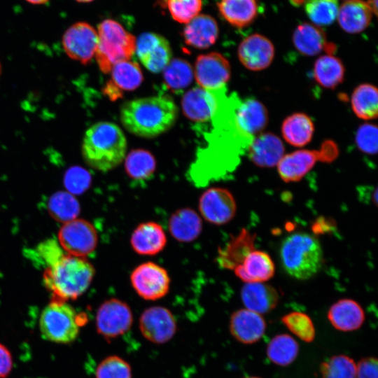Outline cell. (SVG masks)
I'll return each mask as SVG.
<instances>
[{
  "label": "cell",
  "instance_id": "cell-55",
  "mask_svg": "<svg viewBox=\"0 0 378 378\" xmlns=\"http://www.w3.org/2000/svg\"><path fill=\"white\" fill-rule=\"evenodd\" d=\"M164 2L166 1V0H162Z\"/></svg>",
  "mask_w": 378,
  "mask_h": 378
},
{
  "label": "cell",
  "instance_id": "cell-45",
  "mask_svg": "<svg viewBox=\"0 0 378 378\" xmlns=\"http://www.w3.org/2000/svg\"><path fill=\"white\" fill-rule=\"evenodd\" d=\"M91 183L90 174L83 168L74 167L69 169L64 176V185L71 194L84 192Z\"/></svg>",
  "mask_w": 378,
  "mask_h": 378
},
{
  "label": "cell",
  "instance_id": "cell-50",
  "mask_svg": "<svg viewBox=\"0 0 378 378\" xmlns=\"http://www.w3.org/2000/svg\"><path fill=\"white\" fill-rule=\"evenodd\" d=\"M27 2L32 4H43L48 1L49 0H25Z\"/></svg>",
  "mask_w": 378,
  "mask_h": 378
},
{
  "label": "cell",
  "instance_id": "cell-47",
  "mask_svg": "<svg viewBox=\"0 0 378 378\" xmlns=\"http://www.w3.org/2000/svg\"><path fill=\"white\" fill-rule=\"evenodd\" d=\"M356 378H377V360L364 358L356 365Z\"/></svg>",
  "mask_w": 378,
  "mask_h": 378
},
{
  "label": "cell",
  "instance_id": "cell-54",
  "mask_svg": "<svg viewBox=\"0 0 378 378\" xmlns=\"http://www.w3.org/2000/svg\"><path fill=\"white\" fill-rule=\"evenodd\" d=\"M1 64H0V75H1Z\"/></svg>",
  "mask_w": 378,
  "mask_h": 378
},
{
  "label": "cell",
  "instance_id": "cell-32",
  "mask_svg": "<svg viewBox=\"0 0 378 378\" xmlns=\"http://www.w3.org/2000/svg\"><path fill=\"white\" fill-rule=\"evenodd\" d=\"M314 78L322 87L334 89L341 84L345 76V67L341 59L333 55L320 56L314 64Z\"/></svg>",
  "mask_w": 378,
  "mask_h": 378
},
{
  "label": "cell",
  "instance_id": "cell-49",
  "mask_svg": "<svg viewBox=\"0 0 378 378\" xmlns=\"http://www.w3.org/2000/svg\"><path fill=\"white\" fill-rule=\"evenodd\" d=\"M367 4L374 15L377 14V0H368Z\"/></svg>",
  "mask_w": 378,
  "mask_h": 378
},
{
  "label": "cell",
  "instance_id": "cell-44",
  "mask_svg": "<svg viewBox=\"0 0 378 378\" xmlns=\"http://www.w3.org/2000/svg\"><path fill=\"white\" fill-rule=\"evenodd\" d=\"M377 127L374 124L364 123L360 125L355 136L358 148L365 154H377Z\"/></svg>",
  "mask_w": 378,
  "mask_h": 378
},
{
  "label": "cell",
  "instance_id": "cell-46",
  "mask_svg": "<svg viewBox=\"0 0 378 378\" xmlns=\"http://www.w3.org/2000/svg\"><path fill=\"white\" fill-rule=\"evenodd\" d=\"M37 251L38 252V255L42 260L41 261L45 264L46 267L52 265L64 255L59 244L52 239L47 240L38 246Z\"/></svg>",
  "mask_w": 378,
  "mask_h": 378
},
{
  "label": "cell",
  "instance_id": "cell-43",
  "mask_svg": "<svg viewBox=\"0 0 378 378\" xmlns=\"http://www.w3.org/2000/svg\"><path fill=\"white\" fill-rule=\"evenodd\" d=\"M164 4L175 21L187 24L199 15L202 0H166Z\"/></svg>",
  "mask_w": 378,
  "mask_h": 378
},
{
  "label": "cell",
  "instance_id": "cell-29",
  "mask_svg": "<svg viewBox=\"0 0 378 378\" xmlns=\"http://www.w3.org/2000/svg\"><path fill=\"white\" fill-rule=\"evenodd\" d=\"M372 13L363 0H347L339 7L337 18L340 27L349 34L364 31L370 24Z\"/></svg>",
  "mask_w": 378,
  "mask_h": 378
},
{
  "label": "cell",
  "instance_id": "cell-24",
  "mask_svg": "<svg viewBox=\"0 0 378 378\" xmlns=\"http://www.w3.org/2000/svg\"><path fill=\"white\" fill-rule=\"evenodd\" d=\"M219 34L216 20L206 14H199L188 22L183 31L186 43L197 49H205L215 43Z\"/></svg>",
  "mask_w": 378,
  "mask_h": 378
},
{
  "label": "cell",
  "instance_id": "cell-37",
  "mask_svg": "<svg viewBox=\"0 0 378 378\" xmlns=\"http://www.w3.org/2000/svg\"><path fill=\"white\" fill-rule=\"evenodd\" d=\"M166 86L172 92H181L192 83L193 68L186 59H172L162 71Z\"/></svg>",
  "mask_w": 378,
  "mask_h": 378
},
{
  "label": "cell",
  "instance_id": "cell-14",
  "mask_svg": "<svg viewBox=\"0 0 378 378\" xmlns=\"http://www.w3.org/2000/svg\"><path fill=\"white\" fill-rule=\"evenodd\" d=\"M199 210L203 218L221 225L231 221L237 211V204L230 190L223 188L206 190L199 200Z\"/></svg>",
  "mask_w": 378,
  "mask_h": 378
},
{
  "label": "cell",
  "instance_id": "cell-52",
  "mask_svg": "<svg viewBox=\"0 0 378 378\" xmlns=\"http://www.w3.org/2000/svg\"><path fill=\"white\" fill-rule=\"evenodd\" d=\"M76 1L78 2H80V3H88V2H91L94 0H76Z\"/></svg>",
  "mask_w": 378,
  "mask_h": 378
},
{
  "label": "cell",
  "instance_id": "cell-41",
  "mask_svg": "<svg viewBox=\"0 0 378 378\" xmlns=\"http://www.w3.org/2000/svg\"><path fill=\"white\" fill-rule=\"evenodd\" d=\"M284 325L295 336L305 342L315 338V327L311 318L305 313L292 312L281 318Z\"/></svg>",
  "mask_w": 378,
  "mask_h": 378
},
{
  "label": "cell",
  "instance_id": "cell-8",
  "mask_svg": "<svg viewBox=\"0 0 378 378\" xmlns=\"http://www.w3.org/2000/svg\"><path fill=\"white\" fill-rule=\"evenodd\" d=\"M58 241L69 255L85 258L95 250L98 236L92 223L76 218L62 225L58 232Z\"/></svg>",
  "mask_w": 378,
  "mask_h": 378
},
{
  "label": "cell",
  "instance_id": "cell-5",
  "mask_svg": "<svg viewBox=\"0 0 378 378\" xmlns=\"http://www.w3.org/2000/svg\"><path fill=\"white\" fill-rule=\"evenodd\" d=\"M97 31L98 43L94 57L103 73H110L115 64L130 60L135 53V37L118 22L104 20Z\"/></svg>",
  "mask_w": 378,
  "mask_h": 378
},
{
  "label": "cell",
  "instance_id": "cell-26",
  "mask_svg": "<svg viewBox=\"0 0 378 378\" xmlns=\"http://www.w3.org/2000/svg\"><path fill=\"white\" fill-rule=\"evenodd\" d=\"M365 313L360 305L351 299H341L331 305L328 318L332 326L342 332L359 329L365 321Z\"/></svg>",
  "mask_w": 378,
  "mask_h": 378
},
{
  "label": "cell",
  "instance_id": "cell-25",
  "mask_svg": "<svg viewBox=\"0 0 378 378\" xmlns=\"http://www.w3.org/2000/svg\"><path fill=\"white\" fill-rule=\"evenodd\" d=\"M255 234L243 228L218 250L216 258L218 265L224 269L234 270L241 264L244 258L255 250Z\"/></svg>",
  "mask_w": 378,
  "mask_h": 378
},
{
  "label": "cell",
  "instance_id": "cell-6",
  "mask_svg": "<svg viewBox=\"0 0 378 378\" xmlns=\"http://www.w3.org/2000/svg\"><path fill=\"white\" fill-rule=\"evenodd\" d=\"M85 318L67 302L52 300L41 312L39 330L42 337L48 341L69 344L78 337Z\"/></svg>",
  "mask_w": 378,
  "mask_h": 378
},
{
  "label": "cell",
  "instance_id": "cell-10",
  "mask_svg": "<svg viewBox=\"0 0 378 378\" xmlns=\"http://www.w3.org/2000/svg\"><path fill=\"white\" fill-rule=\"evenodd\" d=\"M132 323L133 315L130 306L116 298L105 300L97 312V331L106 340L116 338L127 332Z\"/></svg>",
  "mask_w": 378,
  "mask_h": 378
},
{
  "label": "cell",
  "instance_id": "cell-7",
  "mask_svg": "<svg viewBox=\"0 0 378 378\" xmlns=\"http://www.w3.org/2000/svg\"><path fill=\"white\" fill-rule=\"evenodd\" d=\"M338 155L337 145L332 141L326 140L319 150L300 149L285 154L276 165L278 174L286 183L298 182L318 161L331 162Z\"/></svg>",
  "mask_w": 378,
  "mask_h": 378
},
{
  "label": "cell",
  "instance_id": "cell-16",
  "mask_svg": "<svg viewBox=\"0 0 378 378\" xmlns=\"http://www.w3.org/2000/svg\"><path fill=\"white\" fill-rule=\"evenodd\" d=\"M135 52L145 68L153 73L162 71L172 57L169 41L153 32L143 33L136 39Z\"/></svg>",
  "mask_w": 378,
  "mask_h": 378
},
{
  "label": "cell",
  "instance_id": "cell-3",
  "mask_svg": "<svg viewBox=\"0 0 378 378\" xmlns=\"http://www.w3.org/2000/svg\"><path fill=\"white\" fill-rule=\"evenodd\" d=\"M95 274L94 266L85 258L64 254L46 267L43 283L53 300L67 302L81 296Z\"/></svg>",
  "mask_w": 378,
  "mask_h": 378
},
{
  "label": "cell",
  "instance_id": "cell-18",
  "mask_svg": "<svg viewBox=\"0 0 378 378\" xmlns=\"http://www.w3.org/2000/svg\"><path fill=\"white\" fill-rule=\"evenodd\" d=\"M269 114L266 106L256 99H247L239 104L234 111V124L238 133L252 137L267 127Z\"/></svg>",
  "mask_w": 378,
  "mask_h": 378
},
{
  "label": "cell",
  "instance_id": "cell-17",
  "mask_svg": "<svg viewBox=\"0 0 378 378\" xmlns=\"http://www.w3.org/2000/svg\"><path fill=\"white\" fill-rule=\"evenodd\" d=\"M237 55L245 68L258 71L267 69L272 64L275 50L268 38L260 34H253L241 41Z\"/></svg>",
  "mask_w": 378,
  "mask_h": 378
},
{
  "label": "cell",
  "instance_id": "cell-36",
  "mask_svg": "<svg viewBox=\"0 0 378 378\" xmlns=\"http://www.w3.org/2000/svg\"><path fill=\"white\" fill-rule=\"evenodd\" d=\"M109 81L120 91H132L136 89L144 80L139 65L131 60L122 61L115 64L110 71Z\"/></svg>",
  "mask_w": 378,
  "mask_h": 378
},
{
  "label": "cell",
  "instance_id": "cell-33",
  "mask_svg": "<svg viewBox=\"0 0 378 378\" xmlns=\"http://www.w3.org/2000/svg\"><path fill=\"white\" fill-rule=\"evenodd\" d=\"M351 106L354 114L360 119L370 120L378 115V91L370 83H362L353 91Z\"/></svg>",
  "mask_w": 378,
  "mask_h": 378
},
{
  "label": "cell",
  "instance_id": "cell-22",
  "mask_svg": "<svg viewBox=\"0 0 378 378\" xmlns=\"http://www.w3.org/2000/svg\"><path fill=\"white\" fill-rule=\"evenodd\" d=\"M234 271L235 275L246 284L260 283L267 281L274 276L275 266L267 253L254 250Z\"/></svg>",
  "mask_w": 378,
  "mask_h": 378
},
{
  "label": "cell",
  "instance_id": "cell-23",
  "mask_svg": "<svg viewBox=\"0 0 378 378\" xmlns=\"http://www.w3.org/2000/svg\"><path fill=\"white\" fill-rule=\"evenodd\" d=\"M130 244L139 255H155L166 246L167 236L162 226L153 221L139 224L133 231Z\"/></svg>",
  "mask_w": 378,
  "mask_h": 378
},
{
  "label": "cell",
  "instance_id": "cell-9",
  "mask_svg": "<svg viewBox=\"0 0 378 378\" xmlns=\"http://www.w3.org/2000/svg\"><path fill=\"white\" fill-rule=\"evenodd\" d=\"M130 281L136 293L146 300L153 301L164 297L170 286L167 271L153 262L136 267L131 273Z\"/></svg>",
  "mask_w": 378,
  "mask_h": 378
},
{
  "label": "cell",
  "instance_id": "cell-19",
  "mask_svg": "<svg viewBox=\"0 0 378 378\" xmlns=\"http://www.w3.org/2000/svg\"><path fill=\"white\" fill-rule=\"evenodd\" d=\"M229 328L231 335L238 342L251 344L264 335L266 322L261 314L248 309H240L231 315Z\"/></svg>",
  "mask_w": 378,
  "mask_h": 378
},
{
  "label": "cell",
  "instance_id": "cell-53",
  "mask_svg": "<svg viewBox=\"0 0 378 378\" xmlns=\"http://www.w3.org/2000/svg\"><path fill=\"white\" fill-rule=\"evenodd\" d=\"M244 378H260V377H244Z\"/></svg>",
  "mask_w": 378,
  "mask_h": 378
},
{
  "label": "cell",
  "instance_id": "cell-31",
  "mask_svg": "<svg viewBox=\"0 0 378 378\" xmlns=\"http://www.w3.org/2000/svg\"><path fill=\"white\" fill-rule=\"evenodd\" d=\"M314 130L312 119L301 112L287 116L281 127L284 139L295 147H303L308 144L313 138Z\"/></svg>",
  "mask_w": 378,
  "mask_h": 378
},
{
  "label": "cell",
  "instance_id": "cell-35",
  "mask_svg": "<svg viewBox=\"0 0 378 378\" xmlns=\"http://www.w3.org/2000/svg\"><path fill=\"white\" fill-rule=\"evenodd\" d=\"M266 353L273 363L281 367L288 366L298 357L299 344L290 335H276L268 343Z\"/></svg>",
  "mask_w": 378,
  "mask_h": 378
},
{
  "label": "cell",
  "instance_id": "cell-2",
  "mask_svg": "<svg viewBox=\"0 0 378 378\" xmlns=\"http://www.w3.org/2000/svg\"><path fill=\"white\" fill-rule=\"evenodd\" d=\"M127 143L118 125L107 121L97 122L85 132L82 143V156L91 168L106 172L122 162Z\"/></svg>",
  "mask_w": 378,
  "mask_h": 378
},
{
  "label": "cell",
  "instance_id": "cell-4",
  "mask_svg": "<svg viewBox=\"0 0 378 378\" xmlns=\"http://www.w3.org/2000/svg\"><path fill=\"white\" fill-rule=\"evenodd\" d=\"M279 255L285 272L299 280H307L315 276L323 262V249L318 239L305 232L287 236L281 244Z\"/></svg>",
  "mask_w": 378,
  "mask_h": 378
},
{
  "label": "cell",
  "instance_id": "cell-38",
  "mask_svg": "<svg viewBox=\"0 0 378 378\" xmlns=\"http://www.w3.org/2000/svg\"><path fill=\"white\" fill-rule=\"evenodd\" d=\"M48 211L54 220L64 223L76 218L80 211V206L73 194L59 191L50 197Z\"/></svg>",
  "mask_w": 378,
  "mask_h": 378
},
{
  "label": "cell",
  "instance_id": "cell-40",
  "mask_svg": "<svg viewBox=\"0 0 378 378\" xmlns=\"http://www.w3.org/2000/svg\"><path fill=\"white\" fill-rule=\"evenodd\" d=\"M320 372L322 378H356V365L346 355H336L321 363Z\"/></svg>",
  "mask_w": 378,
  "mask_h": 378
},
{
  "label": "cell",
  "instance_id": "cell-30",
  "mask_svg": "<svg viewBox=\"0 0 378 378\" xmlns=\"http://www.w3.org/2000/svg\"><path fill=\"white\" fill-rule=\"evenodd\" d=\"M217 7L222 18L237 28L250 25L257 18V0H220Z\"/></svg>",
  "mask_w": 378,
  "mask_h": 378
},
{
  "label": "cell",
  "instance_id": "cell-21",
  "mask_svg": "<svg viewBox=\"0 0 378 378\" xmlns=\"http://www.w3.org/2000/svg\"><path fill=\"white\" fill-rule=\"evenodd\" d=\"M284 155L282 140L272 132H261L256 135L248 148L249 159L260 167L277 165Z\"/></svg>",
  "mask_w": 378,
  "mask_h": 378
},
{
  "label": "cell",
  "instance_id": "cell-51",
  "mask_svg": "<svg viewBox=\"0 0 378 378\" xmlns=\"http://www.w3.org/2000/svg\"><path fill=\"white\" fill-rule=\"evenodd\" d=\"M291 4H293L294 6H300L304 4V0H290Z\"/></svg>",
  "mask_w": 378,
  "mask_h": 378
},
{
  "label": "cell",
  "instance_id": "cell-15",
  "mask_svg": "<svg viewBox=\"0 0 378 378\" xmlns=\"http://www.w3.org/2000/svg\"><path fill=\"white\" fill-rule=\"evenodd\" d=\"M176 328L173 314L162 306L147 308L139 318V329L142 335L156 344L169 341L174 336Z\"/></svg>",
  "mask_w": 378,
  "mask_h": 378
},
{
  "label": "cell",
  "instance_id": "cell-1",
  "mask_svg": "<svg viewBox=\"0 0 378 378\" xmlns=\"http://www.w3.org/2000/svg\"><path fill=\"white\" fill-rule=\"evenodd\" d=\"M178 115V107L167 94L127 101L121 106L120 111L121 123L129 132L148 139L170 130Z\"/></svg>",
  "mask_w": 378,
  "mask_h": 378
},
{
  "label": "cell",
  "instance_id": "cell-34",
  "mask_svg": "<svg viewBox=\"0 0 378 378\" xmlns=\"http://www.w3.org/2000/svg\"><path fill=\"white\" fill-rule=\"evenodd\" d=\"M124 160L125 172L131 179L142 181L153 176L156 161L149 151L141 148L134 149Z\"/></svg>",
  "mask_w": 378,
  "mask_h": 378
},
{
  "label": "cell",
  "instance_id": "cell-12",
  "mask_svg": "<svg viewBox=\"0 0 378 378\" xmlns=\"http://www.w3.org/2000/svg\"><path fill=\"white\" fill-rule=\"evenodd\" d=\"M98 43L95 29L85 22H78L69 27L62 37L66 54L72 59L87 64L94 57Z\"/></svg>",
  "mask_w": 378,
  "mask_h": 378
},
{
  "label": "cell",
  "instance_id": "cell-48",
  "mask_svg": "<svg viewBox=\"0 0 378 378\" xmlns=\"http://www.w3.org/2000/svg\"><path fill=\"white\" fill-rule=\"evenodd\" d=\"M13 359L9 349L0 343V378H6L11 372Z\"/></svg>",
  "mask_w": 378,
  "mask_h": 378
},
{
  "label": "cell",
  "instance_id": "cell-39",
  "mask_svg": "<svg viewBox=\"0 0 378 378\" xmlns=\"http://www.w3.org/2000/svg\"><path fill=\"white\" fill-rule=\"evenodd\" d=\"M303 4L307 16L315 25H330L337 18V0H304Z\"/></svg>",
  "mask_w": 378,
  "mask_h": 378
},
{
  "label": "cell",
  "instance_id": "cell-11",
  "mask_svg": "<svg viewBox=\"0 0 378 378\" xmlns=\"http://www.w3.org/2000/svg\"><path fill=\"white\" fill-rule=\"evenodd\" d=\"M222 90H211L200 86L190 89L181 100L183 114L190 120L197 123L211 120L223 103Z\"/></svg>",
  "mask_w": 378,
  "mask_h": 378
},
{
  "label": "cell",
  "instance_id": "cell-27",
  "mask_svg": "<svg viewBox=\"0 0 378 378\" xmlns=\"http://www.w3.org/2000/svg\"><path fill=\"white\" fill-rule=\"evenodd\" d=\"M240 295L246 309L259 314L273 310L279 300L277 290L265 282L245 284Z\"/></svg>",
  "mask_w": 378,
  "mask_h": 378
},
{
  "label": "cell",
  "instance_id": "cell-13",
  "mask_svg": "<svg viewBox=\"0 0 378 378\" xmlns=\"http://www.w3.org/2000/svg\"><path fill=\"white\" fill-rule=\"evenodd\" d=\"M193 74L198 86L211 90H220L230 78V64L217 52L200 55L195 61Z\"/></svg>",
  "mask_w": 378,
  "mask_h": 378
},
{
  "label": "cell",
  "instance_id": "cell-56",
  "mask_svg": "<svg viewBox=\"0 0 378 378\" xmlns=\"http://www.w3.org/2000/svg\"><path fill=\"white\" fill-rule=\"evenodd\" d=\"M346 1H347V0H346Z\"/></svg>",
  "mask_w": 378,
  "mask_h": 378
},
{
  "label": "cell",
  "instance_id": "cell-42",
  "mask_svg": "<svg viewBox=\"0 0 378 378\" xmlns=\"http://www.w3.org/2000/svg\"><path fill=\"white\" fill-rule=\"evenodd\" d=\"M96 378H132L130 364L118 356H109L102 360L95 371Z\"/></svg>",
  "mask_w": 378,
  "mask_h": 378
},
{
  "label": "cell",
  "instance_id": "cell-20",
  "mask_svg": "<svg viewBox=\"0 0 378 378\" xmlns=\"http://www.w3.org/2000/svg\"><path fill=\"white\" fill-rule=\"evenodd\" d=\"M292 40L296 50L306 56H314L322 51L332 55L336 50L335 45L327 41L323 29L312 23L299 24L293 31Z\"/></svg>",
  "mask_w": 378,
  "mask_h": 378
},
{
  "label": "cell",
  "instance_id": "cell-28",
  "mask_svg": "<svg viewBox=\"0 0 378 378\" xmlns=\"http://www.w3.org/2000/svg\"><path fill=\"white\" fill-rule=\"evenodd\" d=\"M201 217L190 208H181L175 211L169 220V230L172 236L180 242H191L201 234Z\"/></svg>",
  "mask_w": 378,
  "mask_h": 378
}]
</instances>
